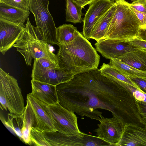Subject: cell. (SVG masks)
Wrapping results in <instances>:
<instances>
[{"mask_svg": "<svg viewBox=\"0 0 146 146\" xmlns=\"http://www.w3.org/2000/svg\"><path fill=\"white\" fill-rule=\"evenodd\" d=\"M115 59L138 70L146 72V50H145L140 49L127 53Z\"/></svg>", "mask_w": 146, "mask_h": 146, "instance_id": "19", "label": "cell"}, {"mask_svg": "<svg viewBox=\"0 0 146 146\" xmlns=\"http://www.w3.org/2000/svg\"><path fill=\"white\" fill-rule=\"evenodd\" d=\"M96 50L106 59L117 58L125 54L138 50L135 47L119 40L106 38L97 42L95 44Z\"/></svg>", "mask_w": 146, "mask_h": 146, "instance_id": "12", "label": "cell"}, {"mask_svg": "<svg viewBox=\"0 0 146 146\" xmlns=\"http://www.w3.org/2000/svg\"><path fill=\"white\" fill-rule=\"evenodd\" d=\"M136 101L139 115L146 124V102Z\"/></svg>", "mask_w": 146, "mask_h": 146, "instance_id": "32", "label": "cell"}, {"mask_svg": "<svg viewBox=\"0 0 146 146\" xmlns=\"http://www.w3.org/2000/svg\"><path fill=\"white\" fill-rule=\"evenodd\" d=\"M99 121L98 128L94 130L97 136L110 146H115L121 138L125 125L114 116L108 118L102 116Z\"/></svg>", "mask_w": 146, "mask_h": 146, "instance_id": "10", "label": "cell"}, {"mask_svg": "<svg viewBox=\"0 0 146 146\" xmlns=\"http://www.w3.org/2000/svg\"><path fill=\"white\" fill-rule=\"evenodd\" d=\"M130 45L135 47L146 50V41L136 38L125 41Z\"/></svg>", "mask_w": 146, "mask_h": 146, "instance_id": "31", "label": "cell"}, {"mask_svg": "<svg viewBox=\"0 0 146 146\" xmlns=\"http://www.w3.org/2000/svg\"><path fill=\"white\" fill-rule=\"evenodd\" d=\"M82 8L73 0H66V21L74 23L83 22L81 17Z\"/></svg>", "mask_w": 146, "mask_h": 146, "instance_id": "24", "label": "cell"}, {"mask_svg": "<svg viewBox=\"0 0 146 146\" xmlns=\"http://www.w3.org/2000/svg\"><path fill=\"white\" fill-rule=\"evenodd\" d=\"M0 103L2 110L20 115L25 108L21 90L17 80L0 68Z\"/></svg>", "mask_w": 146, "mask_h": 146, "instance_id": "5", "label": "cell"}, {"mask_svg": "<svg viewBox=\"0 0 146 146\" xmlns=\"http://www.w3.org/2000/svg\"><path fill=\"white\" fill-rule=\"evenodd\" d=\"M131 1H132V2H133L134 1H136L137 0H131Z\"/></svg>", "mask_w": 146, "mask_h": 146, "instance_id": "36", "label": "cell"}, {"mask_svg": "<svg viewBox=\"0 0 146 146\" xmlns=\"http://www.w3.org/2000/svg\"><path fill=\"white\" fill-rule=\"evenodd\" d=\"M109 64L126 76L146 78V72L135 68L117 59H110Z\"/></svg>", "mask_w": 146, "mask_h": 146, "instance_id": "22", "label": "cell"}, {"mask_svg": "<svg viewBox=\"0 0 146 146\" xmlns=\"http://www.w3.org/2000/svg\"><path fill=\"white\" fill-rule=\"evenodd\" d=\"M0 2L25 11L29 10V0H0Z\"/></svg>", "mask_w": 146, "mask_h": 146, "instance_id": "28", "label": "cell"}, {"mask_svg": "<svg viewBox=\"0 0 146 146\" xmlns=\"http://www.w3.org/2000/svg\"><path fill=\"white\" fill-rule=\"evenodd\" d=\"M115 146H146V127L127 124Z\"/></svg>", "mask_w": 146, "mask_h": 146, "instance_id": "15", "label": "cell"}, {"mask_svg": "<svg viewBox=\"0 0 146 146\" xmlns=\"http://www.w3.org/2000/svg\"><path fill=\"white\" fill-rule=\"evenodd\" d=\"M99 69L102 75L112 79L117 80L126 83L142 92L130 79L118 70L111 66L109 64L103 63Z\"/></svg>", "mask_w": 146, "mask_h": 146, "instance_id": "23", "label": "cell"}, {"mask_svg": "<svg viewBox=\"0 0 146 146\" xmlns=\"http://www.w3.org/2000/svg\"><path fill=\"white\" fill-rule=\"evenodd\" d=\"M113 79L129 90L136 100L146 102V94L140 90L126 83L117 80Z\"/></svg>", "mask_w": 146, "mask_h": 146, "instance_id": "27", "label": "cell"}, {"mask_svg": "<svg viewBox=\"0 0 146 146\" xmlns=\"http://www.w3.org/2000/svg\"><path fill=\"white\" fill-rule=\"evenodd\" d=\"M58 103L84 119L99 121L107 110L125 125L134 124L140 117L136 100L132 93L98 69L74 75L69 82L56 86Z\"/></svg>", "mask_w": 146, "mask_h": 146, "instance_id": "1", "label": "cell"}, {"mask_svg": "<svg viewBox=\"0 0 146 146\" xmlns=\"http://www.w3.org/2000/svg\"><path fill=\"white\" fill-rule=\"evenodd\" d=\"M37 27L31 23L29 18L25 27L13 47L23 56L27 66L31 65L33 59L45 58L58 64L56 55L50 49L48 44L41 37Z\"/></svg>", "mask_w": 146, "mask_h": 146, "instance_id": "4", "label": "cell"}, {"mask_svg": "<svg viewBox=\"0 0 146 146\" xmlns=\"http://www.w3.org/2000/svg\"><path fill=\"white\" fill-rule=\"evenodd\" d=\"M133 81L146 94V78L127 76Z\"/></svg>", "mask_w": 146, "mask_h": 146, "instance_id": "30", "label": "cell"}, {"mask_svg": "<svg viewBox=\"0 0 146 146\" xmlns=\"http://www.w3.org/2000/svg\"><path fill=\"white\" fill-rule=\"evenodd\" d=\"M29 0V10L34 16L42 39L48 44L58 45L57 27L49 10V0Z\"/></svg>", "mask_w": 146, "mask_h": 146, "instance_id": "6", "label": "cell"}, {"mask_svg": "<svg viewBox=\"0 0 146 146\" xmlns=\"http://www.w3.org/2000/svg\"><path fill=\"white\" fill-rule=\"evenodd\" d=\"M115 3L108 11L98 21L94 26L90 36L98 42L104 39L107 33L110 22L116 9Z\"/></svg>", "mask_w": 146, "mask_h": 146, "instance_id": "18", "label": "cell"}, {"mask_svg": "<svg viewBox=\"0 0 146 146\" xmlns=\"http://www.w3.org/2000/svg\"><path fill=\"white\" fill-rule=\"evenodd\" d=\"M25 27L0 19V52L3 55L13 46Z\"/></svg>", "mask_w": 146, "mask_h": 146, "instance_id": "14", "label": "cell"}, {"mask_svg": "<svg viewBox=\"0 0 146 146\" xmlns=\"http://www.w3.org/2000/svg\"><path fill=\"white\" fill-rule=\"evenodd\" d=\"M116 9L110 22L105 38L125 42L138 37L141 23L125 0H115Z\"/></svg>", "mask_w": 146, "mask_h": 146, "instance_id": "3", "label": "cell"}, {"mask_svg": "<svg viewBox=\"0 0 146 146\" xmlns=\"http://www.w3.org/2000/svg\"><path fill=\"white\" fill-rule=\"evenodd\" d=\"M32 95L48 106L58 103L56 86L32 79Z\"/></svg>", "mask_w": 146, "mask_h": 146, "instance_id": "16", "label": "cell"}, {"mask_svg": "<svg viewBox=\"0 0 146 146\" xmlns=\"http://www.w3.org/2000/svg\"><path fill=\"white\" fill-rule=\"evenodd\" d=\"M132 9L141 23V26L140 29L146 28V13L140 12L132 8Z\"/></svg>", "mask_w": 146, "mask_h": 146, "instance_id": "33", "label": "cell"}, {"mask_svg": "<svg viewBox=\"0 0 146 146\" xmlns=\"http://www.w3.org/2000/svg\"><path fill=\"white\" fill-rule=\"evenodd\" d=\"M131 7L138 11L146 13V0H137L132 2Z\"/></svg>", "mask_w": 146, "mask_h": 146, "instance_id": "29", "label": "cell"}, {"mask_svg": "<svg viewBox=\"0 0 146 146\" xmlns=\"http://www.w3.org/2000/svg\"><path fill=\"white\" fill-rule=\"evenodd\" d=\"M82 8L85 5L89 4L96 0H73Z\"/></svg>", "mask_w": 146, "mask_h": 146, "instance_id": "34", "label": "cell"}, {"mask_svg": "<svg viewBox=\"0 0 146 146\" xmlns=\"http://www.w3.org/2000/svg\"><path fill=\"white\" fill-rule=\"evenodd\" d=\"M7 121L2 120L7 127L12 130L19 139L23 141L22 130L24 125V118L22 114L16 115L10 113L7 115Z\"/></svg>", "mask_w": 146, "mask_h": 146, "instance_id": "25", "label": "cell"}, {"mask_svg": "<svg viewBox=\"0 0 146 146\" xmlns=\"http://www.w3.org/2000/svg\"><path fill=\"white\" fill-rule=\"evenodd\" d=\"M30 138L32 144L35 146H51L46 139L43 131L37 128H32L30 131Z\"/></svg>", "mask_w": 146, "mask_h": 146, "instance_id": "26", "label": "cell"}, {"mask_svg": "<svg viewBox=\"0 0 146 146\" xmlns=\"http://www.w3.org/2000/svg\"><path fill=\"white\" fill-rule=\"evenodd\" d=\"M74 75L60 68L56 62L47 58L34 59L32 79L56 86L70 81Z\"/></svg>", "mask_w": 146, "mask_h": 146, "instance_id": "7", "label": "cell"}, {"mask_svg": "<svg viewBox=\"0 0 146 146\" xmlns=\"http://www.w3.org/2000/svg\"><path fill=\"white\" fill-rule=\"evenodd\" d=\"M22 114L24 121L22 130L23 142L31 145L32 143L30 138V131L33 127L37 128V125L33 111L27 102Z\"/></svg>", "mask_w": 146, "mask_h": 146, "instance_id": "20", "label": "cell"}, {"mask_svg": "<svg viewBox=\"0 0 146 146\" xmlns=\"http://www.w3.org/2000/svg\"><path fill=\"white\" fill-rule=\"evenodd\" d=\"M44 136L51 146H110L108 143L95 136L81 132L66 135L57 131H43Z\"/></svg>", "mask_w": 146, "mask_h": 146, "instance_id": "8", "label": "cell"}, {"mask_svg": "<svg viewBox=\"0 0 146 146\" xmlns=\"http://www.w3.org/2000/svg\"><path fill=\"white\" fill-rule=\"evenodd\" d=\"M79 33L77 28L72 25L65 24L60 26L56 29L58 44H63L73 41Z\"/></svg>", "mask_w": 146, "mask_h": 146, "instance_id": "21", "label": "cell"}, {"mask_svg": "<svg viewBox=\"0 0 146 146\" xmlns=\"http://www.w3.org/2000/svg\"><path fill=\"white\" fill-rule=\"evenodd\" d=\"M30 14L29 11H25L0 2V19L24 25Z\"/></svg>", "mask_w": 146, "mask_h": 146, "instance_id": "17", "label": "cell"}, {"mask_svg": "<svg viewBox=\"0 0 146 146\" xmlns=\"http://www.w3.org/2000/svg\"><path fill=\"white\" fill-rule=\"evenodd\" d=\"M27 102L33 111L37 123V128L43 131H56L47 105L33 96L31 93L27 95Z\"/></svg>", "mask_w": 146, "mask_h": 146, "instance_id": "13", "label": "cell"}, {"mask_svg": "<svg viewBox=\"0 0 146 146\" xmlns=\"http://www.w3.org/2000/svg\"><path fill=\"white\" fill-rule=\"evenodd\" d=\"M57 45L58 64L65 72L75 75L98 68L100 56L80 32L73 41Z\"/></svg>", "mask_w": 146, "mask_h": 146, "instance_id": "2", "label": "cell"}, {"mask_svg": "<svg viewBox=\"0 0 146 146\" xmlns=\"http://www.w3.org/2000/svg\"><path fill=\"white\" fill-rule=\"evenodd\" d=\"M47 107L56 131L66 135L80 132L77 117L73 111L64 108L58 103Z\"/></svg>", "mask_w": 146, "mask_h": 146, "instance_id": "9", "label": "cell"}, {"mask_svg": "<svg viewBox=\"0 0 146 146\" xmlns=\"http://www.w3.org/2000/svg\"><path fill=\"white\" fill-rule=\"evenodd\" d=\"M114 0H96L89 4L83 19L82 35L88 40L97 22L113 5Z\"/></svg>", "mask_w": 146, "mask_h": 146, "instance_id": "11", "label": "cell"}, {"mask_svg": "<svg viewBox=\"0 0 146 146\" xmlns=\"http://www.w3.org/2000/svg\"><path fill=\"white\" fill-rule=\"evenodd\" d=\"M138 38L146 41V28L140 29Z\"/></svg>", "mask_w": 146, "mask_h": 146, "instance_id": "35", "label": "cell"}]
</instances>
